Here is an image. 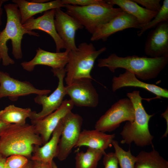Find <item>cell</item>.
Instances as JSON below:
<instances>
[{
    "label": "cell",
    "mask_w": 168,
    "mask_h": 168,
    "mask_svg": "<svg viewBox=\"0 0 168 168\" xmlns=\"http://www.w3.org/2000/svg\"><path fill=\"white\" fill-rule=\"evenodd\" d=\"M30 1L37 3H44L48 2L50 1L49 0H32Z\"/></svg>",
    "instance_id": "36"
},
{
    "label": "cell",
    "mask_w": 168,
    "mask_h": 168,
    "mask_svg": "<svg viewBox=\"0 0 168 168\" xmlns=\"http://www.w3.org/2000/svg\"><path fill=\"white\" fill-rule=\"evenodd\" d=\"M12 2L18 6L21 13L22 25L36 14L52 9L61 8L64 6L61 0L44 3H37L25 0H13Z\"/></svg>",
    "instance_id": "21"
},
{
    "label": "cell",
    "mask_w": 168,
    "mask_h": 168,
    "mask_svg": "<svg viewBox=\"0 0 168 168\" xmlns=\"http://www.w3.org/2000/svg\"><path fill=\"white\" fill-rule=\"evenodd\" d=\"M63 126L56 157L60 161L66 159L75 147L81 132L83 119L79 114L70 111L61 119Z\"/></svg>",
    "instance_id": "8"
},
{
    "label": "cell",
    "mask_w": 168,
    "mask_h": 168,
    "mask_svg": "<svg viewBox=\"0 0 168 168\" xmlns=\"http://www.w3.org/2000/svg\"><path fill=\"white\" fill-rule=\"evenodd\" d=\"M134 118V110L131 100L128 98L121 99L99 118L95 128L103 133L111 132L119 127L123 122H133Z\"/></svg>",
    "instance_id": "7"
},
{
    "label": "cell",
    "mask_w": 168,
    "mask_h": 168,
    "mask_svg": "<svg viewBox=\"0 0 168 168\" xmlns=\"http://www.w3.org/2000/svg\"><path fill=\"white\" fill-rule=\"evenodd\" d=\"M32 168H52L49 164L40 161H32Z\"/></svg>",
    "instance_id": "32"
},
{
    "label": "cell",
    "mask_w": 168,
    "mask_h": 168,
    "mask_svg": "<svg viewBox=\"0 0 168 168\" xmlns=\"http://www.w3.org/2000/svg\"><path fill=\"white\" fill-rule=\"evenodd\" d=\"M92 79L80 78L65 86L66 95L69 96L74 105L93 108L97 106L99 95L92 84Z\"/></svg>",
    "instance_id": "10"
},
{
    "label": "cell",
    "mask_w": 168,
    "mask_h": 168,
    "mask_svg": "<svg viewBox=\"0 0 168 168\" xmlns=\"http://www.w3.org/2000/svg\"><path fill=\"white\" fill-rule=\"evenodd\" d=\"M129 28L140 29V25L137 19L124 12L100 26L92 34V41L102 40L105 41L111 35L117 32Z\"/></svg>",
    "instance_id": "15"
},
{
    "label": "cell",
    "mask_w": 168,
    "mask_h": 168,
    "mask_svg": "<svg viewBox=\"0 0 168 168\" xmlns=\"http://www.w3.org/2000/svg\"><path fill=\"white\" fill-rule=\"evenodd\" d=\"M10 124L0 121V137L4 133Z\"/></svg>",
    "instance_id": "34"
},
{
    "label": "cell",
    "mask_w": 168,
    "mask_h": 168,
    "mask_svg": "<svg viewBox=\"0 0 168 168\" xmlns=\"http://www.w3.org/2000/svg\"><path fill=\"white\" fill-rule=\"evenodd\" d=\"M97 62L98 67H107L112 72L118 68H122L133 73L137 78L147 80L157 77L167 64L168 57L136 55L122 57L113 53L107 58L98 59Z\"/></svg>",
    "instance_id": "1"
},
{
    "label": "cell",
    "mask_w": 168,
    "mask_h": 168,
    "mask_svg": "<svg viewBox=\"0 0 168 168\" xmlns=\"http://www.w3.org/2000/svg\"><path fill=\"white\" fill-rule=\"evenodd\" d=\"M111 144L115 150L120 168H134L136 158L131 153L129 148L127 151L124 150L119 145L117 141L113 140Z\"/></svg>",
    "instance_id": "26"
},
{
    "label": "cell",
    "mask_w": 168,
    "mask_h": 168,
    "mask_svg": "<svg viewBox=\"0 0 168 168\" xmlns=\"http://www.w3.org/2000/svg\"><path fill=\"white\" fill-rule=\"evenodd\" d=\"M161 116L162 117H163L164 118L166 122V124H167V128L166 129V132L164 133V134H163V135L162 136V137L161 138H163L166 137H167V135L168 133V107H167V108L166 109V110H165V111H164V113H163L162 114H161Z\"/></svg>",
    "instance_id": "33"
},
{
    "label": "cell",
    "mask_w": 168,
    "mask_h": 168,
    "mask_svg": "<svg viewBox=\"0 0 168 168\" xmlns=\"http://www.w3.org/2000/svg\"><path fill=\"white\" fill-rule=\"evenodd\" d=\"M152 147L150 152L142 151L139 153L134 168H168V161Z\"/></svg>",
    "instance_id": "23"
},
{
    "label": "cell",
    "mask_w": 168,
    "mask_h": 168,
    "mask_svg": "<svg viewBox=\"0 0 168 168\" xmlns=\"http://www.w3.org/2000/svg\"><path fill=\"white\" fill-rule=\"evenodd\" d=\"M106 0L86 6L64 4L67 14L77 20L92 34L100 26L122 13L120 8H114Z\"/></svg>",
    "instance_id": "5"
},
{
    "label": "cell",
    "mask_w": 168,
    "mask_h": 168,
    "mask_svg": "<svg viewBox=\"0 0 168 168\" xmlns=\"http://www.w3.org/2000/svg\"><path fill=\"white\" fill-rule=\"evenodd\" d=\"M7 15V22L4 29L0 31V54L3 65L7 66L15 63L14 61L8 54L7 41L10 40L12 46V54L16 59L22 58L21 43L23 36L27 34L39 37V33L25 29L21 22V15L17 4L9 3L4 5Z\"/></svg>",
    "instance_id": "2"
},
{
    "label": "cell",
    "mask_w": 168,
    "mask_h": 168,
    "mask_svg": "<svg viewBox=\"0 0 168 168\" xmlns=\"http://www.w3.org/2000/svg\"><path fill=\"white\" fill-rule=\"evenodd\" d=\"M168 21V0H164L162 5L156 15L147 23L140 25L141 29L137 32L138 36H140L147 30L154 28L160 23Z\"/></svg>",
    "instance_id": "27"
},
{
    "label": "cell",
    "mask_w": 168,
    "mask_h": 168,
    "mask_svg": "<svg viewBox=\"0 0 168 168\" xmlns=\"http://www.w3.org/2000/svg\"><path fill=\"white\" fill-rule=\"evenodd\" d=\"M54 76L58 80L57 88L49 96L37 95L34 99L36 103L41 105V111L37 113L32 111L29 118L31 120L41 119L57 109L61 105L66 93L63 84V80L66 74L65 68L51 69Z\"/></svg>",
    "instance_id": "9"
},
{
    "label": "cell",
    "mask_w": 168,
    "mask_h": 168,
    "mask_svg": "<svg viewBox=\"0 0 168 168\" xmlns=\"http://www.w3.org/2000/svg\"><path fill=\"white\" fill-rule=\"evenodd\" d=\"M55 12V9L45 12L42 15L37 18L31 17L22 26L28 31L38 30L49 35L55 42L56 52H59L61 49H66V47L56 30L54 22Z\"/></svg>",
    "instance_id": "17"
},
{
    "label": "cell",
    "mask_w": 168,
    "mask_h": 168,
    "mask_svg": "<svg viewBox=\"0 0 168 168\" xmlns=\"http://www.w3.org/2000/svg\"><path fill=\"white\" fill-rule=\"evenodd\" d=\"M138 4L145 7L147 10L153 12H158L160 10L161 5L160 0H132Z\"/></svg>",
    "instance_id": "29"
},
{
    "label": "cell",
    "mask_w": 168,
    "mask_h": 168,
    "mask_svg": "<svg viewBox=\"0 0 168 168\" xmlns=\"http://www.w3.org/2000/svg\"><path fill=\"white\" fill-rule=\"evenodd\" d=\"M62 3L79 6H86L91 5L100 4L102 0H61Z\"/></svg>",
    "instance_id": "31"
},
{
    "label": "cell",
    "mask_w": 168,
    "mask_h": 168,
    "mask_svg": "<svg viewBox=\"0 0 168 168\" xmlns=\"http://www.w3.org/2000/svg\"><path fill=\"white\" fill-rule=\"evenodd\" d=\"M69 52H51L38 48L36 50L34 57L29 61H24L21 63L23 69L27 71H33L37 65H44L51 67L52 69L65 68L67 63Z\"/></svg>",
    "instance_id": "16"
},
{
    "label": "cell",
    "mask_w": 168,
    "mask_h": 168,
    "mask_svg": "<svg viewBox=\"0 0 168 168\" xmlns=\"http://www.w3.org/2000/svg\"><path fill=\"white\" fill-rule=\"evenodd\" d=\"M32 111L30 108H22L10 105L0 111V121L6 123L24 125Z\"/></svg>",
    "instance_id": "24"
},
{
    "label": "cell",
    "mask_w": 168,
    "mask_h": 168,
    "mask_svg": "<svg viewBox=\"0 0 168 168\" xmlns=\"http://www.w3.org/2000/svg\"><path fill=\"white\" fill-rule=\"evenodd\" d=\"M108 3L117 5L123 11L134 16L140 25L146 24L150 21L157 12L151 11L139 6L132 0H108Z\"/></svg>",
    "instance_id": "22"
},
{
    "label": "cell",
    "mask_w": 168,
    "mask_h": 168,
    "mask_svg": "<svg viewBox=\"0 0 168 168\" xmlns=\"http://www.w3.org/2000/svg\"><path fill=\"white\" fill-rule=\"evenodd\" d=\"M144 51L151 58L168 57V21L160 23L149 32Z\"/></svg>",
    "instance_id": "14"
},
{
    "label": "cell",
    "mask_w": 168,
    "mask_h": 168,
    "mask_svg": "<svg viewBox=\"0 0 168 168\" xmlns=\"http://www.w3.org/2000/svg\"><path fill=\"white\" fill-rule=\"evenodd\" d=\"M6 159L2 157H0V168H5V163Z\"/></svg>",
    "instance_id": "35"
},
{
    "label": "cell",
    "mask_w": 168,
    "mask_h": 168,
    "mask_svg": "<svg viewBox=\"0 0 168 168\" xmlns=\"http://www.w3.org/2000/svg\"><path fill=\"white\" fill-rule=\"evenodd\" d=\"M127 96L131 100L134 110L135 118L133 122H127L120 134L123 139L122 144L130 145L134 142L137 146L144 147L152 145L154 137L150 133L148 123L154 114H148L142 103V98L140 91L135 90L128 93Z\"/></svg>",
    "instance_id": "4"
},
{
    "label": "cell",
    "mask_w": 168,
    "mask_h": 168,
    "mask_svg": "<svg viewBox=\"0 0 168 168\" xmlns=\"http://www.w3.org/2000/svg\"><path fill=\"white\" fill-rule=\"evenodd\" d=\"M42 145V139L32 124H12L0 137V154L5 158L17 154L30 159L34 146Z\"/></svg>",
    "instance_id": "3"
},
{
    "label": "cell",
    "mask_w": 168,
    "mask_h": 168,
    "mask_svg": "<svg viewBox=\"0 0 168 168\" xmlns=\"http://www.w3.org/2000/svg\"><path fill=\"white\" fill-rule=\"evenodd\" d=\"M74 106L70 99H66L63 101L60 106L52 113L41 119L31 120L36 133L42 139L43 145L49 141L60 121L67 113L72 111Z\"/></svg>",
    "instance_id": "13"
},
{
    "label": "cell",
    "mask_w": 168,
    "mask_h": 168,
    "mask_svg": "<svg viewBox=\"0 0 168 168\" xmlns=\"http://www.w3.org/2000/svg\"><path fill=\"white\" fill-rule=\"evenodd\" d=\"M115 134H107L96 129H84L81 132L75 147L86 146L105 151L111 144Z\"/></svg>",
    "instance_id": "20"
},
{
    "label": "cell",
    "mask_w": 168,
    "mask_h": 168,
    "mask_svg": "<svg viewBox=\"0 0 168 168\" xmlns=\"http://www.w3.org/2000/svg\"><path fill=\"white\" fill-rule=\"evenodd\" d=\"M6 1L7 0H0V8H2V6L3 3Z\"/></svg>",
    "instance_id": "39"
},
{
    "label": "cell",
    "mask_w": 168,
    "mask_h": 168,
    "mask_svg": "<svg viewBox=\"0 0 168 168\" xmlns=\"http://www.w3.org/2000/svg\"><path fill=\"white\" fill-rule=\"evenodd\" d=\"M3 13V9L0 8V26L2 24V16Z\"/></svg>",
    "instance_id": "37"
},
{
    "label": "cell",
    "mask_w": 168,
    "mask_h": 168,
    "mask_svg": "<svg viewBox=\"0 0 168 168\" xmlns=\"http://www.w3.org/2000/svg\"><path fill=\"white\" fill-rule=\"evenodd\" d=\"M52 168H58L56 164L53 161L52 163Z\"/></svg>",
    "instance_id": "38"
},
{
    "label": "cell",
    "mask_w": 168,
    "mask_h": 168,
    "mask_svg": "<svg viewBox=\"0 0 168 168\" xmlns=\"http://www.w3.org/2000/svg\"><path fill=\"white\" fill-rule=\"evenodd\" d=\"M26 157L20 155H12L6 158L5 168H24L28 164L29 160Z\"/></svg>",
    "instance_id": "28"
},
{
    "label": "cell",
    "mask_w": 168,
    "mask_h": 168,
    "mask_svg": "<svg viewBox=\"0 0 168 168\" xmlns=\"http://www.w3.org/2000/svg\"><path fill=\"white\" fill-rule=\"evenodd\" d=\"M54 22L56 31L64 43L66 50L70 51L77 50L76 32L84 27L75 18L63 12L61 8L55 9Z\"/></svg>",
    "instance_id": "12"
},
{
    "label": "cell",
    "mask_w": 168,
    "mask_h": 168,
    "mask_svg": "<svg viewBox=\"0 0 168 168\" xmlns=\"http://www.w3.org/2000/svg\"><path fill=\"white\" fill-rule=\"evenodd\" d=\"M103 155V163L105 168H119L118 160L115 153H105Z\"/></svg>",
    "instance_id": "30"
},
{
    "label": "cell",
    "mask_w": 168,
    "mask_h": 168,
    "mask_svg": "<svg viewBox=\"0 0 168 168\" xmlns=\"http://www.w3.org/2000/svg\"><path fill=\"white\" fill-rule=\"evenodd\" d=\"M1 60H2V58H1V54H0V62Z\"/></svg>",
    "instance_id": "40"
},
{
    "label": "cell",
    "mask_w": 168,
    "mask_h": 168,
    "mask_svg": "<svg viewBox=\"0 0 168 168\" xmlns=\"http://www.w3.org/2000/svg\"><path fill=\"white\" fill-rule=\"evenodd\" d=\"M51 91L37 89L29 82L15 79L8 73L0 71V99L8 97L11 101H15L21 96L31 94L47 95Z\"/></svg>",
    "instance_id": "11"
},
{
    "label": "cell",
    "mask_w": 168,
    "mask_h": 168,
    "mask_svg": "<svg viewBox=\"0 0 168 168\" xmlns=\"http://www.w3.org/2000/svg\"><path fill=\"white\" fill-rule=\"evenodd\" d=\"M112 89L113 92L125 87L141 88L155 95L157 98H168V90L154 84H149L140 81L133 72L126 70L124 73L112 80Z\"/></svg>",
    "instance_id": "18"
},
{
    "label": "cell",
    "mask_w": 168,
    "mask_h": 168,
    "mask_svg": "<svg viewBox=\"0 0 168 168\" xmlns=\"http://www.w3.org/2000/svg\"><path fill=\"white\" fill-rule=\"evenodd\" d=\"M63 126L61 120L52 134L51 139L43 146L34 145L30 159L32 161H38L49 164L52 166L53 159L56 157L58 146Z\"/></svg>",
    "instance_id": "19"
},
{
    "label": "cell",
    "mask_w": 168,
    "mask_h": 168,
    "mask_svg": "<svg viewBox=\"0 0 168 168\" xmlns=\"http://www.w3.org/2000/svg\"><path fill=\"white\" fill-rule=\"evenodd\" d=\"M105 152L88 147L86 152H77L76 154V168H96L98 161Z\"/></svg>",
    "instance_id": "25"
},
{
    "label": "cell",
    "mask_w": 168,
    "mask_h": 168,
    "mask_svg": "<svg viewBox=\"0 0 168 168\" xmlns=\"http://www.w3.org/2000/svg\"><path fill=\"white\" fill-rule=\"evenodd\" d=\"M106 49L103 47L96 50L92 43L83 42L78 45L77 50L70 51L68 61L65 68L67 85L80 78L92 79L91 72L95 61Z\"/></svg>",
    "instance_id": "6"
}]
</instances>
